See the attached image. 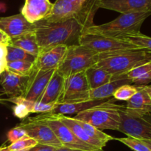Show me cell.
<instances>
[{
    "mask_svg": "<svg viewBox=\"0 0 151 151\" xmlns=\"http://www.w3.org/2000/svg\"><path fill=\"white\" fill-rule=\"evenodd\" d=\"M35 25L34 32L40 51L58 45L78 44L79 37L88 29L75 18L54 23L42 20Z\"/></svg>",
    "mask_w": 151,
    "mask_h": 151,
    "instance_id": "6da1fadb",
    "label": "cell"
},
{
    "mask_svg": "<svg viewBox=\"0 0 151 151\" xmlns=\"http://www.w3.org/2000/svg\"><path fill=\"white\" fill-rule=\"evenodd\" d=\"M149 62H151L150 51L145 49H134L100 54V60L96 65L111 74L114 80Z\"/></svg>",
    "mask_w": 151,
    "mask_h": 151,
    "instance_id": "7a4b0ae2",
    "label": "cell"
},
{
    "mask_svg": "<svg viewBox=\"0 0 151 151\" xmlns=\"http://www.w3.org/2000/svg\"><path fill=\"white\" fill-rule=\"evenodd\" d=\"M150 15L151 10L121 14L110 22L100 25L94 24L85 32L122 39L128 35L141 32L140 29L143 22Z\"/></svg>",
    "mask_w": 151,
    "mask_h": 151,
    "instance_id": "3957f363",
    "label": "cell"
},
{
    "mask_svg": "<svg viewBox=\"0 0 151 151\" xmlns=\"http://www.w3.org/2000/svg\"><path fill=\"white\" fill-rule=\"evenodd\" d=\"M115 100L111 98L103 104L77 114L73 118L90 124L100 130L119 131V110L122 105L115 104Z\"/></svg>",
    "mask_w": 151,
    "mask_h": 151,
    "instance_id": "277c9868",
    "label": "cell"
},
{
    "mask_svg": "<svg viewBox=\"0 0 151 151\" xmlns=\"http://www.w3.org/2000/svg\"><path fill=\"white\" fill-rule=\"evenodd\" d=\"M100 54L94 50L80 44L68 46L63 60L56 70L63 77L85 72L87 69L97 64Z\"/></svg>",
    "mask_w": 151,
    "mask_h": 151,
    "instance_id": "5b68a950",
    "label": "cell"
},
{
    "mask_svg": "<svg viewBox=\"0 0 151 151\" xmlns=\"http://www.w3.org/2000/svg\"><path fill=\"white\" fill-rule=\"evenodd\" d=\"M33 118L47 124L52 130L63 147L86 151H104L103 149L97 148L80 140L67 126L58 119L56 114L50 112L42 114Z\"/></svg>",
    "mask_w": 151,
    "mask_h": 151,
    "instance_id": "8992f818",
    "label": "cell"
},
{
    "mask_svg": "<svg viewBox=\"0 0 151 151\" xmlns=\"http://www.w3.org/2000/svg\"><path fill=\"white\" fill-rule=\"evenodd\" d=\"M78 44L88 47L99 54H109L123 50L141 49L123 39L109 38L88 32H84L79 37Z\"/></svg>",
    "mask_w": 151,
    "mask_h": 151,
    "instance_id": "52a82bcc",
    "label": "cell"
},
{
    "mask_svg": "<svg viewBox=\"0 0 151 151\" xmlns=\"http://www.w3.org/2000/svg\"><path fill=\"white\" fill-rule=\"evenodd\" d=\"M90 87L85 72L65 78L63 88L57 103H74L90 100Z\"/></svg>",
    "mask_w": 151,
    "mask_h": 151,
    "instance_id": "ba28073f",
    "label": "cell"
},
{
    "mask_svg": "<svg viewBox=\"0 0 151 151\" xmlns=\"http://www.w3.org/2000/svg\"><path fill=\"white\" fill-rule=\"evenodd\" d=\"M120 125L119 131L128 137L140 140L151 141V124L141 116L130 114L124 110V106L119 110Z\"/></svg>",
    "mask_w": 151,
    "mask_h": 151,
    "instance_id": "9c48e42d",
    "label": "cell"
},
{
    "mask_svg": "<svg viewBox=\"0 0 151 151\" xmlns=\"http://www.w3.org/2000/svg\"><path fill=\"white\" fill-rule=\"evenodd\" d=\"M19 126L24 130L28 137L35 139L38 144L57 148L63 147L52 130L44 122L36 120L34 118H27L22 121Z\"/></svg>",
    "mask_w": 151,
    "mask_h": 151,
    "instance_id": "30bf717a",
    "label": "cell"
},
{
    "mask_svg": "<svg viewBox=\"0 0 151 151\" xmlns=\"http://www.w3.org/2000/svg\"><path fill=\"white\" fill-rule=\"evenodd\" d=\"M55 70H40L34 66L22 97L29 101L38 102Z\"/></svg>",
    "mask_w": 151,
    "mask_h": 151,
    "instance_id": "8fae6325",
    "label": "cell"
},
{
    "mask_svg": "<svg viewBox=\"0 0 151 151\" xmlns=\"http://www.w3.org/2000/svg\"><path fill=\"white\" fill-rule=\"evenodd\" d=\"M68 46L58 45L39 52L34 66L40 70H55L63 60Z\"/></svg>",
    "mask_w": 151,
    "mask_h": 151,
    "instance_id": "7c38bea8",
    "label": "cell"
},
{
    "mask_svg": "<svg viewBox=\"0 0 151 151\" xmlns=\"http://www.w3.org/2000/svg\"><path fill=\"white\" fill-rule=\"evenodd\" d=\"M98 7L121 14L147 11L151 10V0H100Z\"/></svg>",
    "mask_w": 151,
    "mask_h": 151,
    "instance_id": "4fadbf2b",
    "label": "cell"
},
{
    "mask_svg": "<svg viewBox=\"0 0 151 151\" xmlns=\"http://www.w3.org/2000/svg\"><path fill=\"white\" fill-rule=\"evenodd\" d=\"M35 24H30L21 13L0 18V29L11 38L34 32Z\"/></svg>",
    "mask_w": 151,
    "mask_h": 151,
    "instance_id": "5bb4252c",
    "label": "cell"
},
{
    "mask_svg": "<svg viewBox=\"0 0 151 151\" xmlns=\"http://www.w3.org/2000/svg\"><path fill=\"white\" fill-rule=\"evenodd\" d=\"M0 85L9 98L22 97L27 86L29 76H22L8 70L0 75Z\"/></svg>",
    "mask_w": 151,
    "mask_h": 151,
    "instance_id": "9a60e30c",
    "label": "cell"
},
{
    "mask_svg": "<svg viewBox=\"0 0 151 151\" xmlns=\"http://www.w3.org/2000/svg\"><path fill=\"white\" fill-rule=\"evenodd\" d=\"M53 4L50 0H25L21 14L30 24L42 21L49 16Z\"/></svg>",
    "mask_w": 151,
    "mask_h": 151,
    "instance_id": "2e32d148",
    "label": "cell"
},
{
    "mask_svg": "<svg viewBox=\"0 0 151 151\" xmlns=\"http://www.w3.org/2000/svg\"><path fill=\"white\" fill-rule=\"evenodd\" d=\"M124 110L136 116L151 113V98L143 86H138L137 94L127 101L126 106H124Z\"/></svg>",
    "mask_w": 151,
    "mask_h": 151,
    "instance_id": "e0dca14e",
    "label": "cell"
},
{
    "mask_svg": "<svg viewBox=\"0 0 151 151\" xmlns=\"http://www.w3.org/2000/svg\"><path fill=\"white\" fill-rule=\"evenodd\" d=\"M65 78L57 70L50 78L45 90L38 102L44 103H57L63 88Z\"/></svg>",
    "mask_w": 151,
    "mask_h": 151,
    "instance_id": "ac0fdd59",
    "label": "cell"
},
{
    "mask_svg": "<svg viewBox=\"0 0 151 151\" xmlns=\"http://www.w3.org/2000/svg\"><path fill=\"white\" fill-rule=\"evenodd\" d=\"M110 98L103 99V100H92L88 101L78 102L74 103H56L55 107L54 108L52 113L60 114H78L81 111L87 110L91 108L101 105L106 103Z\"/></svg>",
    "mask_w": 151,
    "mask_h": 151,
    "instance_id": "d6986e66",
    "label": "cell"
},
{
    "mask_svg": "<svg viewBox=\"0 0 151 151\" xmlns=\"http://www.w3.org/2000/svg\"><path fill=\"white\" fill-rule=\"evenodd\" d=\"M127 84H132L131 80L120 76L116 78V80L109 82L95 89H91L89 93L90 100H103V99L110 98L113 97L114 94L119 87Z\"/></svg>",
    "mask_w": 151,
    "mask_h": 151,
    "instance_id": "ffe728a7",
    "label": "cell"
},
{
    "mask_svg": "<svg viewBox=\"0 0 151 151\" xmlns=\"http://www.w3.org/2000/svg\"><path fill=\"white\" fill-rule=\"evenodd\" d=\"M85 75L90 89H95L114 81V76L97 65L91 66L85 71Z\"/></svg>",
    "mask_w": 151,
    "mask_h": 151,
    "instance_id": "44dd1931",
    "label": "cell"
},
{
    "mask_svg": "<svg viewBox=\"0 0 151 151\" xmlns=\"http://www.w3.org/2000/svg\"><path fill=\"white\" fill-rule=\"evenodd\" d=\"M57 114L58 119L60 122H63L66 126H67L68 128H69V130H70V131H72V132L80 140H81V141L83 142L86 143V144L97 147V148L103 149V147H104V146H103V145H101L100 143L94 141V139L90 138V137L87 135L86 133L83 131V129L81 128V125L78 123V122H77L73 117L65 116V115L60 114Z\"/></svg>",
    "mask_w": 151,
    "mask_h": 151,
    "instance_id": "7402d4cb",
    "label": "cell"
},
{
    "mask_svg": "<svg viewBox=\"0 0 151 151\" xmlns=\"http://www.w3.org/2000/svg\"><path fill=\"white\" fill-rule=\"evenodd\" d=\"M11 45L19 47L26 51L27 52L36 57L39 54L40 49L34 32L24 34L16 38H11Z\"/></svg>",
    "mask_w": 151,
    "mask_h": 151,
    "instance_id": "603a6c76",
    "label": "cell"
},
{
    "mask_svg": "<svg viewBox=\"0 0 151 151\" xmlns=\"http://www.w3.org/2000/svg\"><path fill=\"white\" fill-rule=\"evenodd\" d=\"M6 100L15 104L13 107V114L19 119H26L29 114H32V106L35 102L29 101L23 97H11Z\"/></svg>",
    "mask_w": 151,
    "mask_h": 151,
    "instance_id": "cb8c5ba5",
    "label": "cell"
},
{
    "mask_svg": "<svg viewBox=\"0 0 151 151\" xmlns=\"http://www.w3.org/2000/svg\"><path fill=\"white\" fill-rule=\"evenodd\" d=\"M75 120L78 122V123L81 125V128L83 129V131L86 133V134L90 138H91L94 141L100 143L104 147L109 141L115 139V138H114L113 137H111L110 135H108L107 134H105L101 130L95 128V127L90 125V124L84 122L83 121L77 120V119H75Z\"/></svg>",
    "mask_w": 151,
    "mask_h": 151,
    "instance_id": "d4e9b609",
    "label": "cell"
},
{
    "mask_svg": "<svg viewBox=\"0 0 151 151\" xmlns=\"http://www.w3.org/2000/svg\"><path fill=\"white\" fill-rule=\"evenodd\" d=\"M36 56L27 52L22 49L13 45L7 46V61L12 62L16 60H26L35 63Z\"/></svg>",
    "mask_w": 151,
    "mask_h": 151,
    "instance_id": "484cf974",
    "label": "cell"
},
{
    "mask_svg": "<svg viewBox=\"0 0 151 151\" xmlns=\"http://www.w3.org/2000/svg\"><path fill=\"white\" fill-rule=\"evenodd\" d=\"M34 68V63L26 60H16L7 62V69L22 76H29Z\"/></svg>",
    "mask_w": 151,
    "mask_h": 151,
    "instance_id": "4316f807",
    "label": "cell"
},
{
    "mask_svg": "<svg viewBox=\"0 0 151 151\" xmlns=\"http://www.w3.org/2000/svg\"><path fill=\"white\" fill-rule=\"evenodd\" d=\"M122 39L128 41L139 48L145 49L151 52V37L144 35L141 32L134 34V35H128L122 38Z\"/></svg>",
    "mask_w": 151,
    "mask_h": 151,
    "instance_id": "83f0119b",
    "label": "cell"
},
{
    "mask_svg": "<svg viewBox=\"0 0 151 151\" xmlns=\"http://www.w3.org/2000/svg\"><path fill=\"white\" fill-rule=\"evenodd\" d=\"M138 91V86L127 84L119 87L114 94L113 97L116 100H122V101H128L133 96L137 94Z\"/></svg>",
    "mask_w": 151,
    "mask_h": 151,
    "instance_id": "f1b7e54d",
    "label": "cell"
},
{
    "mask_svg": "<svg viewBox=\"0 0 151 151\" xmlns=\"http://www.w3.org/2000/svg\"><path fill=\"white\" fill-rule=\"evenodd\" d=\"M38 144L35 139L26 136L22 139L13 142L7 146V148L11 151H27Z\"/></svg>",
    "mask_w": 151,
    "mask_h": 151,
    "instance_id": "f546056e",
    "label": "cell"
},
{
    "mask_svg": "<svg viewBox=\"0 0 151 151\" xmlns=\"http://www.w3.org/2000/svg\"><path fill=\"white\" fill-rule=\"evenodd\" d=\"M115 139L125 145L134 151H151L150 149L142 140L138 139L128 137L125 138H115Z\"/></svg>",
    "mask_w": 151,
    "mask_h": 151,
    "instance_id": "4dcf8cb0",
    "label": "cell"
},
{
    "mask_svg": "<svg viewBox=\"0 0 151 151\" xmlns=\"http://www.w3.org/2000/svg\"><path fill=\"white\" fill-rule=\"evenodd\" d=\"M150 71H151V62H149V63H145V64H143L142 65V66H138V67L135 68V69H132V70L127 72L126 74H125L124 75H122V76L125 77V78H128V79L131 80V82H132L133 79H135V78L141 76V75H144V74L147 73V72H150Z\"/></svg>",
    "mask_w": 151,
    "mask_h": 151,
    "instance_id": "1f68e13d",
    "label": "cell"
},
{
    "mask_svg": "<svg viewBox=\"0 0 151 151\" xmlns=\"http://www.w3.org/2000/svg\"><path fill=\"white\" fill-rule=\"evenodd\" d=\"M27 135L24 130L22 129V128H21V127H19V125H17V126L15 127V128L10 129L7 134V140L10 142V144L22 139H23L24 137H25Z\"/></svg>",
    "mask_w": 151,
    "mask_h": 151,
    "instance_id": "d6a6232c",
    "label": "cell"
},
{
    "mask_svg": "<svg viewBox=\"0 0 151 151\" xmlns=\"http://www.w3.org/2000/svg\"><path fill=\"white\" fill-rule=\"evenodd\" d=\"M56 103H44L41 102H35L32 106V113H50L55 107Z\"/></svg>",
    "mask_w": 151,
    "mask_h": 151,
    "instance_id": "836d02e7",
    "label": "cell"
},
{
    "mask_svg": "<svg viewBox=\"0 0 151 151\" xmlns=\"http://www.w3.org/2000/svg\"><path fill=\"white\" fill-rule=\"evenodd\" d=\"M151 82V71L147 72L135 79L132 80V84L136 86H147Z\"/></svg>",
    "mask_w": 151,
    "mask_h": 151,
    "instance_id": "e575fe53",
    "label": "cell"
},
{
    "mask_svg": "<svg viewBox=\"0 0 151 151\" xmlns=\"http://www.w3.org/2000/svg\"><path fill=\"white\" fill-rule=\"evenodd\" d=\"M7 47L0 44V75L7 69Z\"/></svg>",
    "mask_w": 151,
    "mask_h": 151,
    "instance_id": "d590c367",
    "label": "cell"
},
{
    "mask_svg": "<svg viewBox=\"0 0 151 151\" xmlns=\"http://www.w3.org/2000/svg\"><path fill=\"white\" fill-rule=\"evenodd\" d=\"M57 147H52V146L44 145L41 144H37L36 145L34 146L33 147L29 149L27 151H55Z\"/></svg>",
    "mask_w": 151,
    "mask_h": 151,
    "instance_id": "8d00e7d4",
    "label": "cell"
},
{
    "mask_svg": "<svg viewBox=\"0 0 151 151\" xmlns=\"http://www.w3.org/2000/svg\"><path fill=\"white\" fill-rule=\"evenodd\" d=\"M0 44H2L6 47L11 44V38L1 29H0Z\"/></svg>",
    "mask_w": 151,
    "mask_h": 151,
    "instance_id": "74e56055",
    "label": "cell"
},
{
    "mask_svg": "<svg viewBox=\"0 0 151 151\" xmlns=\"http://www.w3.org/2000/svg\"><path fill=\"white\" fill-rule=\"evenodd\" d=\"M62 3H66V4H75V3H82L85 2L87 0H56Z\"/></svg>",
    "mask_w": 151,
    "mask_h": 151,
    "instance_id": "f35d334b",
    "label": "cell"
},
{
    "mask_svg": "<svg viewBox=\"0 0 151 151\" xmlns=\"http://www.w3.org/2000/svg\"><path fill=\"white\" fill-rule=\"evenodd\" d=\"M55 151H86V150H76V149H70V148H67V147H58V148H56V150Z\"/></svg>",
    "mask_w": 151,
    "mask_h": 151,
    "instance_id": "ab89813d",
    "label": "cell"
},
{
    "mask_svg": "<svg viewBox=\"0 0 151 151\" xmlns=\"http://www.w3.org/2000/svg\"><path fill=\"white\" fill-rule=\"evenodd\" d=\"M7 9V4H6L4 2L0 1V13H5Z\"/></svg>",
    "mask_w": 151,
    "mask_h": 151,
    "instance_id": "60d3db41",
    "label": "cell"
},
{
    "mask_svg": "<svg viewBox=\"0 0 151 151\" xmlns=\"http://www.w3.org/2000/svg\"><path fill=\"white\" fill-rule=\"evenodd\" d=\"M141 116V117H142L143 119H145L146 121H147V122H150L151 124V113L145 114H143V115H141V116Z\"/></svg>",
    "mask_w": 151,
    "mask_h": 151,
    "instance_id": "b9f144b4",
    "label": "cell"
},
{
    "mask_svg": "<svg viewBox=\"0 0 151 151\" xmlns=\"http://www.w3.org/2000/svg\"><path fill=\"white\" fill-rule=\"evenodd\" d=\"M143 87H144L145 90L147 91V93L149 94V96H150V98H151V85L143 86Z\"/></svg>",
    "mask_w": 151,
    "mask_h": 151,
    "instance_id": "7bdbcfd3",
    "label": "cell"
},
{
    "mask_svg": "<svg viewBox=\"0 0 151 151\" xmlns=\"http://www.w3.org/2000/svg\"><path fill=\"white\" fill-rule=\"evenodd\" d=\"M142 141L151 150V141H149V140H142Z\"/></svg>",
    "mask_w": 151,
    "mask_h": 151,
    "instance_id": "ee69618b",
    "label": "cell"
},
{
    "mask_svg": "<svg viewBox=\"0 0 151 151\" xmlns=\"http://www.w3.org/2000/svg\"><path fill=\"white\" fill-rule=\"evenodd\" d=\"M0 151H11L9 150L7 147H0Z\"/></svg>",
    "mask_w": 151,
    "mask_h": 151,
    "instance_id": "f6af8a7d",
    "label": "cell"
},
{
    "mask_svg": "<svg viewBox=\"0 0 151 151\" xmlns=\"http://www.w3.org/2000/svg\"><path fill=\"white\" fill-rule=\"evenodd\" d=\"M0 100H1V99H0Z\"/></svg>",
    "mask_w": 151,
    "mask_h": 151,
    "instance_id": "bcb514c9",
    "label": "cell"
}]
</instances>
